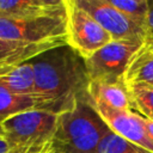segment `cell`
<instances>
[{"label":"cell","mask_w":153,"mask_h":153,"mask_svg":"<svg viewBox=\"0 0 153 153\" xmlns=\"http://www.w3.org/2000/svg\"><path fill=\"white\" fill-rule=\"evenodd\" d=\"M65 2L67 44L76 50L84 59L90 57L112 41L109 32L86 11L79 7L75 0H65Z\"/></svg>","instance_id":"cell-5"},{"label":"cell","mask_w":153,"mask_h":153,"mask_svg":"<svg viewBox=\"0 0 153 153\" xmlns=\"http://www.w3.org/2000/svg\"><path fill=\"white\" fill-rule=\"evenodd\" d=\"M0 38L36 45L65 44L67 43L66 10L32 19L0 18Z\"/></svg>","instance_id":"cell-4"},{"label":"cell","mask_w":153,"mask_h":153,"mask_svg":"<svg viewBox=\"0 0 153 153\" xmlns=\"http://www.w3.org/2000/svg\"><path fill=\"white\" fill-rule=\"evenodd\" d=\"M99 153H152L130 141L121 137L114 131H109L100 142Z\"/></svg>","instance_id":"cell-17"},{"label":"cell","mask_w":153,"mask_h":153,"mask_svg":"<svg viewBox=\"0 0 153 153\" xmlns=\"http://www.w3.org/2000/svg\"><path fill=\"white\" fill-rule=\"evenodd\" d=\"M149 12H148V20H147V33L148 37H153V0H148Z\"/></svg>","instance_id":"cell-18"},{"label":"cell","mask_w":153,"mask_h":153,"mask_svg":"<svg viewBox=\"0 0 153 153\" xmlns=\"http://www.w3.org/2000/svg\"><path fill=\"white\" fill-rule=\"evenodd\" d=\"M57 115L44 110L18 114L2 123L10 153H51Z\"/></svg>","instance_id":"cell-3"},{"label":"cell","mask_w":153,"mask_h":153,"mask_svg":"<svg viewBox=\"0 0 153 153\" xmlns=\"http://www.w3.org/2000/svg\"><path fill=\"white\" fill-rule=\"evenodd\" d=\"M65 10V0H0V18L7 19H32Z\"/></svg>","instance_id":"cell-10"},{"label":"cell","mask_w":153,"mask_h":153,"mask_svg":"<svg viewBox=\"0 0 153 153\" xmlns=\"http://www.w3.org/2000/svg\"><path fill=\"white\" fill-rule=\"evenodd\" d=\"M61 44H25L19 42L5 41L0 38V65L4 66H16L24 61H27L36 55L48 50L50 48Z\"/></svg>","instance_id":"cell-14"},{"label":"cell","mask_w":153,"mask_h":153,"mask_svg":"<svg viewBox=\"0 0 153 153\" xmlns=\"http://www.w3.org/2000/svg\"><path fill=\"white\" fill-rule=\"evenodd\" d=\"M146 42L153 48V37H147V39H146Z\"/></svg>","instance_id":"cell-22"},{"label":"cell","mask_w":153,"mask_h":153,"mask_svg":"<svg viewBox=\"0 0 153 153\" xmlns=\"http://www.w3.org/2000/svg\"><path fill=\"white\" fill-rule=\"evenodd\" d=\"M0 85L16 94H36L35 71L30 60L16 65L5 74L0 75Z\"/></svg>","instance_id":"cell-13"},{"label":"cell","mask_w":153,"mask_h":153,"mask_svg":"<svg viewBox=\"0 0 153 153\" xmlns=\"http://www.w3.org/2000/svg\"><path fill=\"white\" fill-rule=\"evenodd\" d=\"M0 153H10L8 145H7V142L4 137L0 139Z\"/></svg>","instance_id":"cell-20"},{"label":"cell","mask_w":153,"mask_h":153,"mask_svg":"<svg viewBox=\"0 0 153 153\" xmlns=\"http://www.w3.org/2000/svg\"><path fill=\"white\" fill-rule=\"evenodd\" d=\"M128 86L143 85L153 87V48L145 42L130 60L124 73Z\"/></svg>","instance_id":"cell-11"},{"label":"cell","mask_w":153,"mask_h":153,"mask_svg":"<svg viewBox=\"0 0 153 153\" xmlns=\"http://www.w3.org/2000/svg\"><path fill=\"white\" fill-rule=\"evenodd\" d=\"M1 137H5V131H4L2 124H0V139H1Z\"/></svg>","instance_id":"cell-21"},{"label":"cell","mask_w":153,"mask_h":153,"mask_svg":"<svg viewBox=\"0 0 153 153\" xmlns=\"http://www.w3.org/2000/svg\"><path fill=\"white\" fill-rule=\"evenodd\" d=\"M143 43L141 41L112 39L90 57L85 59L91 81L124 79V73L130 60Z\"/></svg>","instance_id":"cell-6"},{"label":"cell","mask_w":153,"mask_h":153,"mask_svg":"<svg viewBox=\"0 0 153 153\" xmlns=\"http://www.w3.org/2000/svg\"><path fill=\"white\" fill-rule=\"evenodd\" d=\"M31 110H44L45 104L37 94H16L0 85V124L6 120Z\"/></svg>","instance_id":"cell-12"},{"label":"cell","mask_w":153,"mask_h":153,"mask_svg":"<svg viewBox=\"0 0 153 153\" xmlns=\"http://www.w3.org/2000/svg\"><path fill=\"white\" fill-rule=\"evenodd\" d=\"M110 2L134 23L147 30L149 12L148 0H110Z\"/></svg>","instance_id":"cell-15"},{"label":"cell","mask_w":153,"mask_h":153,"mask_svg":"<svg viewBox=\"0 0 153 153\" xmlns=\"http://www.w3.org/2000/svg\"><path fill=\"white\" fill-rule=\"evenodd\" d=\"M110 130L92 99L80 100L72 110L57 115L51 153H99L100 142Z\"/></svg>","instance_id":"cell-2"},{"label":"cell","mask_w":153,"mask_h":153,"mask_svg":"<svg viewBox=\"0 0 153 153\" xmlns=\"http://www.w3.org/2000/svg\"><path fill=\"white\" fill-rule=\"evenodd\" d=\"M13 67H14V66H13ZM11 68H12V67H8V68H4V69H0V75H2V74H5V73H6L7 71H10Z\"/></svg>","instance_id":"cell-23"},{"label":"cell","mask_w":153,"mask_h":153,"mask_svg":"<svg viewBox=\"0 0 153 153\" xmlns=\"http://www.w3.org/2000/svg\"><path fill=\"white\" fill-rule=\"evenodd\" d=\"M134 111H137L142 117L153 121V87L143 85L129 86Z\"/></svg>","instance_id":"cell-16"},{"label":"cell","mask_w":153,"mask_h":153,"mask_svg":"<svg viewBox=\"0 0 153 153\" xmlns=\"http://www.w3.org/2000/svg\"><path fill=\"white\" fill-rule=\"evenodd\" d=\"M30 62L35 71V93L43 99L45 111L60 115L91 98L85 59L67 43L44 50Z\"/></svg>","instance_id":"cell-1"},{"label":"cell","mask_w":153,"mask_h":153,"mask_svg":"<svg viewBox=\"0 0 153 153\" xmlns=\"http://www.w3.org/2000/svg\"><path fill=\"white\" fill-rule=\"evenodd\" d=\"M88 93L94 104H103L116 110L134 111L131 93L124 79L92 80Z\"/></svg>","instance_id":"cell-9"},{"label":"cell","mask_w":153,"mask_h":153,"mask_svg":"<svg viewBox=\"0 0 153 153\" xmlns=\"http://www.w3.org/2000/svg\"><path fill=\"white\" fill-rule=\"evenodd\" d=\"M75 2L106 30L114 41L130 39L146 42L148 37L147 30L112 6L110 0H75Z\"/></svg>","instance_id":"cell-7"},{"label":"cell","mask_w":153,"mask_h":153,"mask_svg":"<svg viewBox=\"0 0 153 153\" xmlns=\"http://www.w3.org/2000/svg\"><path fill=\"white\" fill-rule=\"evenodd\" d=\"M143 122H145V127L148 131V134L151 135V137L153 139V121L152 120H147L143 117Z\"/></svg>","instance_id":"cell-19"},{"label":"cell","mask_w":153,"mask_h":153,"mask_svg":"<svg viewBox=\"0 0 153 153\" xmlns=\"http://www.w3.org/2000/svg\"><path fill=\"white\" fill-rule=\"evenodd\" d=\"M94 108L111 131L153 153V139L148 134L141 115L129 110L111 109L103 104H94Z\"/></svg>","instance_id":"cell-8"},{"label":"cell","mask_w":153,"mask_h":153,"mask_svg":"<svg viewBox=\"0 0 153 153\" xmlns=\"http://www.w3.org/2000/svg\"><path fill=\"white\" fill-rule=\"evenodd\" d=\"M8 67H13V66H4V65H0V69H4V68H8Z\"/></svg>","instance_id":"cell-24"}]
</instances>
